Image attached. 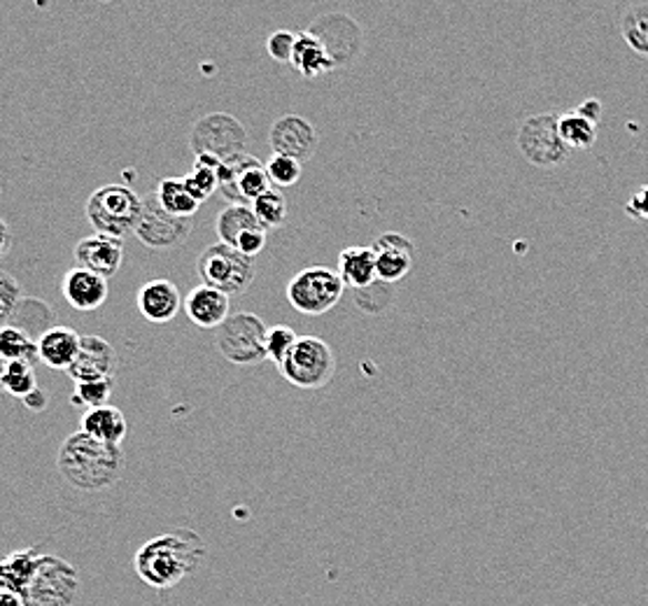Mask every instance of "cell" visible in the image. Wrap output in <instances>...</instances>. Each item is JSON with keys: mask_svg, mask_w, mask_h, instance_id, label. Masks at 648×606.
I'll return each instance as SVG.
<instances>
[{"mask_svg": "<svg viewBox=\"0 0 648 606\" xmlns=\"http://www.w3.org/2000/svg\"><path fill=\"white\" fill-rule=\"evenodd\" d=\"M207 557L203 536L190 527H178L154 536L138 548L133 567L138 578L156 590H171L194 576Z\"/></svg>", "mask_w": 648, "mask_h": 606, "instance_id": "6da1fadb", "label": "cell"}, {"mask_svg": "<svg viewBox=\"0 0 648 606\" xmlns=\"http://www.w3.org/2000/svg\"><path fill=\"white\" fill-rule=\"evenodd\" d=\"M124 462L122 446H110L84 432H75L61 443L57 469L80 493H105L120 483Z\"/></svg>", "mask_w": 648, "mask_h": 606, "instance_id": "7a4b0ae2", "label": "cell"}, {"mask_svg": "<svg viewBox=\"0 0 648 606\" xmlns=\"http://www.w3.org/2000/svg\"><path fill=\"white\" fill-rule=\"evenodd\" d=\"M277 371L298 390H320L334 378L336 355L327 341L317 336H298Z\"/></svg>", "mask_w": 648, "mask_h": 606, "instance_id": "3957f363", "label": "cell"}, {"mask_svg": "<svg viewBox=\"0 0 648 606\" xmlns=\"http://www.w3.org/2000/svg\"><path fill=\"white\" fill-rule=\"evenodd\" d=\"M196 271L203 285L217 287L229 296L247 292L254 283V275H257V266H254L252 256L226 243L207 245L199 256Z\"/></svg>", "mask_w": 648, "mask_h": 606, "instance_id": "277c9868", "label": "cell"}, {"mask_svg": "<svg viewBox=\"0 0 648 606\" xmlns=\"http://www.w3.org/2000/svg\"><path fill=\"white\" fill-rule=\"evenodd\" d=\"M80 597L78 569L57 555H40L31 583L27 586V606H75Z\"/></svg>", "mask_w": 648, "mask_h": 606, "instance_id": "5b68a950", "label": "cell"}, {"mask_svg": "<svg viewBox=\"0 0 648 606\" xmlns=\"http://www.w3.org/2000/svg\"><path fill=\"white\" fill-rule=\"evenodd\" d=\"M143 199H138L129 186L108 184L91 194L87 203L89 222L99 233L114 239H124L126 233L135 231L138 218H141Z\"/></svg>", "mask_w": 648, "mask_h": 606, "instance_id": "8992f818", "label": "cell"}, {"mask_svg": "<svg viewBox=\"0 0 648 606\" xmlns=\"http://www.w3.org/2000/svg\"><path fill=\"white\" fill-rule=\"evenodd\" d=\"M266 322L254 313H234L217 330V350L236 366H254L266 360Z\"/></svg>", "mask_w": 648, "mask_h": 606, "instance_id": "52a82bcc", "label": "cell"}, {"mask_svg": "<svg viewBox=\"0 0 648 606\" xmlns=\"http://www.w3.org/2000/svg\"><path fill=\"white\" fill-rule=\"evenodd\" d=\"M343 280L338 271L330 266H311L298 271L287 283V301L301 315H324L330 313L343 296Z\"/></svg>", "mask_w": 648, "mask_h": 606, "instance_id": "ba28073f", "label": "cell"}, {"mask_svg": "<svg viewBox=\"0 0 648 606\" xmlns=\"http://www.w3.org/2000/svg\"><path fill=\"white\" fill-rule=\"evenodd\" d=\"M190 148L196 156H211L217 161L234 159L247 152V131L234 114L211 112L194 124Z\"/></svg>", "mask_w": 648, "mask_h": 606, "instance_id": "9c48e42d", "label": "cell"}, {"mask_svg": "<svg viewBox=\"0 0 648 606\" xmlns=\"http://www.w3.org/2000/svg\"><path fill=\"white\" fill-rule=\"evenodd\" d=\"M518 150L539 169L560 166L571 152L560 138L558 117L555 114H535L525 120L518 129Z\"/></svg>", "mask_w": 648, "mask_h": 606, "instance_id": "30bf717a", "label": "cell"}, {"mask_svg": "<svg viewBox=\"0 0 648 606\" xmlns=\"http://www.w3.org/2000/svg\"><path fill=\"white\" fill-rule=\"evenodd\" d=\"M306 31L324 44V50L334 61V68H348L362 57L364 33L360 23L348 14L327 12L317 17Z\"/></svg>", "mask_w": 648, "mask_h": 606, "instance_id": "8fae6325", "label": "cell"}, {"mask_svg": "<svg viewBox=\"0 0 648 606\" xmlns=\"http://www.w3.org/2000/svg\"><path fill=\"white\" fill-rule=\"evenodd\" d=\"M192 220L175 218L169 210L159 203L156 194H150L143 199L141 218L135 224V236L143 245L152 250H171L182 245L190 239Z\"/></svg>", "mask_w": 648, "mask_h": 606, "instance_id": "7c38bea8", "label": "cell"}, {"mask_svg": "<svg viewBox=\"0 0 648 606\" xmlns=\"http://www.w3.org/2000/svg\"><path fill=\"white\" fill-rule=\"evenodd\" d=\"M217 175L220 192L229 203L250 205L260 194L271 190V180L266 175L264 163L247 152L222 161Z\"/></svg>", "mask_w": 648, "mask_h": 606, "instance_id": "4fadbf2b", "label": "cell"}, {"mask_svg": "<svg viewBox=\"0 0 648 606\" xmlns=\"http://www.w3.org/2000/svg\"><path fill=\"white\" fill-rule=\"evenodd\" d=\"M269 143L273 154H285L296 161H308L317 152L320 135L315 127L298 114H285L271 127Z\"/></svg>", "mask_w": 648, "mask_h": 606, "instance_id": "5bb4252c", "label": "cell"}, {"mask_svg": "<svg viewBox=\"0 0 648 606\" xmlns=\"http://www.w3.org/2000/svg\"><path fill=\"white\" fill-rule=\"evenodd\" d=\"M368 248L374 250L376 275H378V280H383V283L395 285V283H399V280H404L408 275V271L413 269L415 245L411 239L404 236V233L385 231Z\"/></svg>", "mask_w": 648, "mask_h": 606, "instance_id": "9a60e30c", "label": "cell"}, {"mask_svg": "<svg viewBox=\"0 0 648 606\" xmlns=\"http://www.w3.org/2000/svg\"><path fill=\"white\" fill-rule=\"evenodd\" d=\"M114 368H118V353L114 347L99 339V336H82L80 350L73 366L68 368L73 381H97V378H112Z\"/></svg>", "mask_w": 648, "mask_h": 606, "instance_id": "2e32d148", "label": "cell"}, {"mask_svg": "<svg viewBox=\"0 0 648 606\" xmlns=\"http://www.w3.org/2000/svg\"><path fill=\"white\" fill-rule=\"evenodd\" d=\"M182 311L201 330H220L231 315V296L217 287L199 285L182 301Z\"/></svg>", "mask_w": 648, "mask_h": 606, "instance_id": "e0dca14e", "label": "cell"}, {"mask_svg": "<svg viewBox=\"0 0 648 606\" xmlns=\"http://www.w3.org/2000/svg\"><path fill=\"white\" fill-rule=\"evenodd\" d=\"M122 239L105 236V233H97V236L84 239L75 248V260L80 262V269L94 271L103 277H110L120 271L122 266Z\"/></svg>", "mask_w": 648, "mask_h": 606, "instance_id": "ac0fdd59", "label": "cell"}, {"mask_svg": "<svg viewBox=\"0 0 648 606\" xmlns=\"http://www.w3.org/2000/svg\"><path fill=\"white\" fill-rule=\"evenodd\" d=\"M138 311L152 324H166L182 311L180 290L171 280H150L138 292Z\"/></svg>", "mask_w": 648, "mask_h": 606, "instance_id": "d6986e66", "label": "cell"}, {"mask_svg": "<svg viewBox=\"0 0 648 606\" xmlns=\"http://www.w3.org/2000/svg\"><path fill=\"white\" fill-rule=\"evenodd\" d=\"M63 294L78 311H97L108 299V277L78 266L65 275Z\"/></svg>", "mask_w": 648, "mask_h": 606, "instance_id": "ffe728a7", "label": "cell"}, {"mask_svg": "<svg viewBox=\"0 0 648 606\" xmlns=\"http://www.w3.org/2000/svg\"><path fill=\"white\" fill-rule=\"evenodd\" d=\"M290 65L296 70L298 75H304L308 80L322 78V75L332 73V70H336L332 57L327 54V50H324V44L308 31L296 33Z\"/></svg>", "mask_w": 648, "mask_h": 606, "instance_id": "44dd1931", "label": "cell"}, {"mask_svg": "<svg viewBox=\"0 0 648 606\" xmlns=\"http://www.w3.org/2000/svg\"><path fill=\"white\" fill-rule=\"evenodd\" d=\"M336 271H338L345 287H351V290L368 287V285L376 283V280H378L374 250L372 248H362V245H353V248L341 250Z\"/></svg>", "mask_w": 648, "mask_h": 606, "instance_id": "7402d4cb", "label": "cell"}, {"mask_svg": "<svg viewBox=\"0 0 648 606\" xmlns=\"http://www.w3.org/2000/svg\"><path fill=\"white\" fill-rule=\"evenodd\" d=\"M80 432L94 436L103 443H110V446H122V441L126 438V432H129V425H126V417L120 408L105 404L99 408L84 411V415L80 420Z\"/></svg>", "mask_w": 648, "mask_h": 606, "instance_id": "603a6c76", "label": "cell"}, {"mask_svg": "<svg viewBox=\"0 0 648 606\" xmlns=\"http://www.w3.org/2000/svg\"><path fill=\"white\" fill-rule=\"evenodd\" d=\"M80 339L73 330H63V326H57V330H50L48 334H42L38 343V355L40 360L52 366V368H71L78 350H80Z\"/></svg>", "mask_w": 648, "mask_h": 606, "instance_id": "cb8c5ba5", "label": "cell"}, {"mask_svg": "<svg viewBox=\"0 0 648 606\" xmlns=\"http://www.w3.org/2000/svg\"><path fill=\"white\" fill-rule=\"evenodd\" d=\"M38 557L40 553H36L33 548H24L0 559V590L24 595L27 586L31 583V576L36 572Z\"/></svg>", "mask_w": 648, "mask_h": 606, "instance_id": "d4e9b609", "label": "cell"}, {"mask_svg": "<svg viewBox=\"0 0 648 606\" xmlns=\"http://www.w3.org/2000/svg\"><path fill=\"white\" fill-rule=\"evenodd\" d=\"M260 226L264 224L257 220V215L252 213L250 205L229 203L217 218V236H220V243L236 248L241 236H245L247 231L260 229Z\"/></svg>", "mask_w": 648, "mask_h": 606, "instance_id": "484cf974", "label": "cell"}, {"mask_svg": "<svg viewBox=\"0 0 648 606\" xmlns=\"http://www.w3.org/2000/svg\"><path fill=\"white\" fill-rule=\"evenodd\" d=\"M156 199L161 205L169 210L171 215L184 218V220H192V215H196L199 208H201V203L192 196L188 184H184V180H180V178L161 180L159 190H156Z\"/></svg>", "mask_w": 648, "mask_h": 606, "instance_id": "4316f807", "label": "cell"}, {"mask_svg": "<svg viewBox=\"0 0 648 606\" xmlns=\"http://www.w3.org/2000/svg\"><path fill=\"white\" fill-rule=\"evenodd\" d=\"M558 131L569 150H590L597 140V124L576 110L558 117Z\"/></svg>", "mask_w": 648, "mask_h": 606, "instance_id": "83f0119b", "label": "cell"}, {"mask_svg": "<svg viewBox=\"0 0 648 606\" xmlns=\"http://www.w3.org/2000/svg\"><path fill=\"white\" fill-rule=\"evenodd\" d=\"M220 163L222 161L211 159V156H196L192 173L182 178L199 203H203L207 196H213V192L220 190V175H217Z\"/></svg>", "mask_w": 648, "mask_h": 606, "instance_id": "f1b7e54d", "label": "cell"}, {"mask_svg": "<svg viewBox=\"0 0 648 606\" xmlns=\"http://www.w3.org/2000/svg\"><path fill=\"white\" fill-rule=\"evenodd\" d=\"M620 33L632 50L648 57V6H630L620 17Z\"/></svg>", "mask_w": 648, "mask_h": 606, "instance_id": "f546056e", "label": "cell"}, {"mask_svg": "<svg viewBox=\"0 0 648 606\" xmlns=\"http://www.w3.org/2000/svg\"><path fill=\"white\" fill-rule=\"evenodd\" d=\"M0 387L12 396L24 400L27 394L38 387L33 366L29 362H3V368H0Z\"/></svg>", "mask_w": 648, "mask_h": 606, "instance_id": "4dcf8cb0", "label": "cell"}, {"mask_svg": "<svg viewBox=\"0 0 648 606\" xmlns=\"http://www.w3.org/2000/svg\"><path fill=\"white\" fill-rule=\"evenodd\" d=\"M36 357H40L38 345H33L27 334H21L14 326H3L0 330V360L33 364Z\"/></svg>", "mask_w": 648, "mask_h": 606, "instance_id": "1f68e13d", "label": "cell"}, {"mask_svg": "<svg viewBox=\"0 0 648 606\" xmlns=\"http://www.w3.org/2000/svg\"><path fill=\"white\" fill-rule=\"evenodd\" d=\"M250 208H252V213L257 215V220L266 229L283 226L285 220H287V203H285L283 194L275 190V186H271V190H266L264 194H260L257 199H254L250 203Z\"/></svg>", "mask_w": 648, "mask_h": 606, "instance_id": "d6a6232c", "label": "cell"}, {"mask_svg": "<svg viewBox=\"0 0 648 606\" xmlns=\"http://www.w3.org/2000/svg\"><path fill=\"white\" fill-rule=\"evenodd\" d=\"M112 378H97V381H78L75 392H73V406L91 411L105 406L112 394Z\"/></svg>", "mask_w": 648, "mask_h": 606, "instance_id": "836d02e7", "label": "cell"}, {"mask_svg": "<svg viewBox=\"0 0 648 606\" xmlns=\"http://www.w3.org/2000/svg\"><path fill=\"white\" fill-rule=\"evenodd\" d=\"M353 292H355L357 309L368 315L383 313L392 303V299H395V290H392L389 283H383V280H376V283H372L368 287L353 290Z\"/></svg>", "mask_w": 648, "mask_h": 606, "instance_id": "e575fe53", "label": "cell"}, {"mask_svg": "<svg viewBox=\"0 0 648 606\" xmlns=\"http://www.w3.org/2000/svg\"><path fill=\"white\" fill-rule=\"evenodd\" d=\"M264 169L271 186H294L301 180V161L285 154H273L264 163Z\"/></svg>", "mask_w": 648, "mask_h": 606, "instance_id": "d590c367", "label": "cell"}, {"mask_svg": "<svg viewBox=\"0 0 648 606\" xmlns=\"http://www.w3.org/2000/svg\"><path fill=\"white\" fill-rule=\"evenodd\" d=\"M296 332L292 330V326H285V324H275V326H269V332H266V360H271L275 366H281L283 360L290 355V350L292 345L296 343Z\"/></svg>", "mask_w": 648, "mask_h": 606, "instance_id": "8d00e7d4", "label": "cell"}, {"mask_svg": "<svg viewBox=\"0 0 648 606\" xmlns=\"http://www.w3.org/2000/svg\"><path fill=\"white\" fill-rule=\"evenodd\" d=\"M294 42H296V33H292V31H275L266 40V52L277 63H290L292 61V52H294Z\"/></svg>", "mask_w": 648, "mask_h": 606, "instance_id": "74e56055", "label": "cell"}, {"mask_svg": "<svg viewBox=\"0 0 648 606\" xmlns=\"http://www.w3.org/2000/svg\"><path fill=\"white\" fill-rule=\"evenodd\" d=\"M625 213L637 222H648V184H644L641 190L625 201Z\"/></svg>", "mask_w": 648, "mask_h": 606, "instance_id": "f35d334b", "label": "cell"}, {"mask_svg": "<svg viewBox=\"0 0 648 606\" xmlns=\"http://www.w3.org/2000/svg\"><path fill=\"white\" fill-rule=\"evenodd\" d=\"M576 112H581L584 117H588V120H593L595 124L601 120V103L597 99H590V101H584L581 105L576 108Z\"/></svg>", "mask_w": 648, "mask_h": 606, "instance_id": "ab89813d", "label": "cell"}, {"mask_svg": "<svg viewBox=\"0 0 648 606\" xmlns=\"http://www.w3.org/2000/svg\"><path fill=\"white\" fill-rule=\"evenodd\" d=\"M24 404L31 411H42L44 406H48V392H42L40 387H36L31 394L24 396Z\"/></svg>", "mask_w": 648, "mask_h": 606, "instance_id": "60d3db41", "label": "cell"}, {"mask_svg": "<svg viewBox=\"0 0 648 606\" xmlns=\"http://www.w3.org/2000/svg\"><path fill=\"white\" fill-rule=\"evenodd\" d=\"M0 606H27L21 595L8 593V590H0Z\"/></svg>", "mask_w": 648, "mask_h": 606, "instance_id": "b9f144b4", "label": "cell"}]
</instances>
